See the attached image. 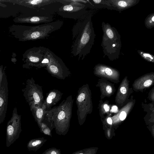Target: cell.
Segmentation results:
<instances>
[{"mask_svg": "<svg viewBox=\"0 0 154 154\" xmlns=\"http://www.w3.org/2000/svg\"><path fill=\"white\" fill-rule=\"evenodd\" d=\"M88 12L78 20L72 29L73 40L71 53L78 60H83L94 45L95 34L91 20L92 14Z\"/></svg>", "mask_w": 154, "mask_h": 154, "instance_id": "obj_1", "label": "cell"}, {"mask_svg": "<svg viewBox=\"0 0 154 154\" xmlns=\"http://www.w3.org/2000/svg\"><path fill=\"white\" fill-rule=\"evenodd\" d=\"M74 99L71 95L63 100L59 105L46 111L45 116L53 123L58 130H65L69 126Z\"/></svg>", "mask_w": 154, "mask_h": 154, "instance_id": "obj_2", "label": "cell"}, {"mask_svg": "<svg viewBox=\"0 0 154 154\" xmlns=\"http://www.w3.org/2000/svg\"><path fill=\"white\" fill-rule=\"evenodd\" d=\"M102 27L103 35L101 46L104 55L110 58L118 57L122 46L120 35L109 23L103 22Z\"/></svg>", "mask_w": 154, "mask_h": 154, "instance_id": "obj_3", "label": "cell"}, {"mask_svg": "<svg viewBox=\"0 0 154 154\" xmlns=\"http://www.w3.org/2000/svg\"><path fill=\"white\" fill-rule=\"evenodd\" d=\"M22 91L30 110L42 105L44 100L42 86L36 84L33 78L27 80Z\"/></svg>", "mask_w": 154, "mask_h": 154, "instance_id": "obj_4", "label": "cell"}, {"mask_svg": "<svg viewBox=\"0 0 154 154\" xmlns=\"http://www.w3.org/2000/svg\"><path fill=\"white\" fill-rule=\"evenodd\" d=\"M87 2V0H70L69 4L63 5L57 13L63 18L79 20L88 12Z\"/></svg>", "mask_w": 154, "mask_h": 154, "instance_id": "obj_5", "label": "cell"}, {"mask_svg": "<svg viewBox=\"0 0 154 154\" xmlns=\"http://www.w3.org/2000/svg\"><path fill=\"white\" fill-rule=\"evenodd\" d=\"M49 61L45 69L52 76L65 79L70 75L71 72L62 60L48 49Z\"/></svg>", "mask_w": 154, "mask_h": 154, "instance_id": "obj_6", "label": "cell"}, {"mask_svg": "<svg viewBox=\"0 0 154 154\" xmlns=\"http://www.w3.org/2000/svg\"><path fill=\"white\" fill-rule=\"evenodd\" d=\"M22 131L21 116L17 113L16 107L14 108L12 116L6 127V146L9 147L19 137Z\"/></svg>", "mask_w": 154, "mask_h": 154, "instance_id": "obj_7", "label": "cell"}, {"mask_svg": "<svg viewBox=\"0 0 154 154\" xmlns=\"http://www.w3.org/2000/svg\"><path fill=\"white\" fill-rule=\"evenodd\" d=\"M8 88L7 76L5 72L0 88V124L4 121L7 110Z\"/></svg>", "mask_w": 154, "mask_h": 154, "instance_id": "obj_8", "label": "cell"}, {"mask_svg": "<svg viewBox=\"0 0 154 154\" xmlns=\"http://www.w3.org/2000/svg\"><path fill=\"white\" fill-rule=\"evenodd\" d=\"M87 94L85 92V88L84 86L79 88L77 91L76 98L77 106V113L79 124H81L84 119L87 110L86 101Z\"/></svg>", "mask_w": 154, "mask_h": 154, "instance_id": "obj_9", "label": "cell"}, {"mask_svg": "<svg viewBox=\"0 0 154 154\" xmlns=\"http://www.w3.org/2000/svg\"><path fill=\"white\" fill-rule=\"evenodd\" d=\"M63 94L60 91L55 89L50 91L47 93L43 103L46 111L50 110L53 106L57 103L62 98Z\"/></svg>", "mask_w": 154, "mask_h": 154, "instance_id": "obj_10", "label": "cell"}, {"mask_svg": "<svg viewBox=\"0 0 154 154\" xmlns=\"http://www.w3.org/2000/svg\"><path fill=\"white\" fill-rule=\"evenodd\" d=\"M114 10L119 12L126 10L138 3L139 0H108Z\"/></svg>", "mask_w": 154, "mask_h": 154, "instance_id": "obj_11", "label": "cell"}, {"mask_svg": "<svg viewBox=\"0 0 154 154\" xmlns=\"http://www.w3.org/2000/svg\"><path fill=\"white\" fill-rule=\"evenodd\" d=\"M87 1L88 7L92 8H104L109 10H114L108 0H89Z\"/></svg>", "mask_w": 154, "mask_h": 154, "instance_id": "obj_12", "label": "cell"}, {"mask_svg": "<svg viewBox=\"0 0 154 154\" xmlns=\"http://www.w3.org/2000/svg\"><path fill=\"white\" fill-rule=\"evenodd\" d=\"M32 114L38 125H40L44 117L45 112V107L43 104L39 107H36L30 110Z\"/></svg>", "mask_w": 154, "mask_h": 154, "instance_id": "obj_13", "label": "cell"}, {"mask_svg": "<svg viewBox=\"0 0 154 154\" xmlns=\"http://www.w3.org/2000/svg\"><path fill=\"white\" fill-rule=\"evenodd\" d=\"M145 25L148 29H151L154 26V14H149L145 19Z\"/></svg>", "mask_w": 154, "mask_h": 154, "instance_id": "obj_14", "label": "cell"}, {"mask_svg": "<svg viewBox=\"0 0 154 154\" xmlns=\"http://www.w3.org/2000/svg\"><path fill=\"white\" fill-rule=\"evenodd\" d=\"M137 52L141 57L146 59H148L151 61L154 59L153 56L149 53H145L139 50H138Z\"/></svg>", "mask_w": 154, "mask_h": 154, "instance_id": "obj_15", "label": "cell"}, {"mask_svg": "<svg viewBox=\"0 0 154 154\" xmlns=\"http://www.w3.org/2000/svg\"><path fill=\"white\" fill-rule=\"evenodd\" d=\"M126 112L124 111H122L121 112L120 116H119V118L120 119L123 121L124 120L126 117Z\"/></svg>", "mask_w": 154, "mask_h": 154, "instance_id": "obj_16", "label": "cell"}, {"mask_svg": "<svg viewBox=\"0 0 154 154\" xmlns=\"http://www.w3.org/2000/svg\"><path fill=\"white\" fill-rule=\"evenodd\" d=\"M4 72L3 71L2 68H0V88L1 87Z\"/></svg>", "mask_w": 154, "mask_h": 154, "instance_id": "obj_17", "label": "cell"}, {"mask_svg": "<svg viewBox=\"0 0 154 154\" xmlns=\"http://www.w3.org/2000/svg\"><path fill=\"white\" fill-rule=\"evenodd\" d=\"M152 83V81L150 79L146 81L144 83V85L145 87H148Z\"/></svg>", "mask_w": 154, "mask_h": 154, "instance_id": "obj_18", "label": "cell"}, {"mask_svg": "<svg viewBox=\"0 0 154 154\" xmlns=\"http://www.w3.org/2000/svg\"><path fill=\"white\" fill-rule=\"evenodd\" d=\"M105 71L106 73L109 75H111L112 73V72L111 70L108 68H107L105 69Z\"/></svg>", "mask_w": 154, "mask_h": 154, "instance_id": "obj_19", "label": "cell"}, {"mask_svg": "<svg viewBox=\"0 0 154 154\" xmlns=\"http://www.w3.org/2000/svg\"><path fill=\"white\" fill-rule=\"evenodd\" d=\"M106 90L107 93L111 94L112 92V89L110 86L108 85L106 87Z\"/></svg>", "mask_w": 154, "mask_h": 154, "instance_id": "obj_20", "label": "cell"}, {"mask_svg": "<svg viewBox=\"0 0 154 154\" xmlns=\"http://www.w3.org/2000/svg\"><path fill=\"white\" fill-rule=\"evenodd\" d=\"M120 91L121 93L123 94H125L126 92V90L125 87H122L120 89Z\"/></svg>", "mask_w": 154, "mask_h": 154, "instance_id": "obj_21", "label": "cell"}, {"mask_svg": "<svg viewBox=\"0 0 154 154\" xmlns=\"http://www.w3.org/2000/svg\"><path fill=\"white\" fill-rule=\"evenodd\" d=\"M104 108L105 109V110L106 112H108L109 111V106L107 104H105L104 106Z\"/></svg>", "mask_w": 154, "mask_h": 154, "instance_id": "obj_22", "label": "cell"}, {"mask_svg": "<svg viewBox=\"0 0 154 154\" xmlns=\"http://www.w3.org/2000/svg\"><path fill=\"white\" fill-rule=\"evenodd\" d=\"M107 122L109 124H112V121L111 118L110 117L108 118L107 119Z\"/></svg>", "mask_w": 154, "mask_h": 154, "instance_id": "obj_23", "label": "cell"}, {"mask_svg": "<svg viewBox=\"0 0 154 154\" xmlns=\"http://www.w3.org/2000/svg\"><path fill=\"white\" fill-rule=\"evenodd\" d=\"M117 109V107L116 106H113L112 108V110L113 111H116Z\"/></svg>", "mask_w": 154, "mask_h": 154, "instance_id": "obj_24", "label": "cell"}, {"mask_svg": "<svg viewBox=\"0 0 154 154\" xmlns=\"http://www.w3.org/2000/svg\"><path fill=\"white\" fill-rule=\"evenodd\" d=\"M78 154H83V153H79Z\"/></svg>", "mask_w": 154, "mask_h": 154, "instance_id": "obj_25", "label": "cell"}]
</instances>
